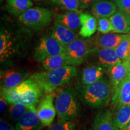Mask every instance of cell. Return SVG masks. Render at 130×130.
<instances>
[{
	"instance_id": "obj_1",
	"label": "cell",
	"mask_w": 130,
	"mask_h": 130,
	"mask_svg": "<svg viewBox=\"0 0 130 130\" xmlns=\"http://www.w3.org/2000/svg\"><path fill=\"white\" fill-rule=\"evenodd\" d=\"M75 90L82 103L92 108L106 106L113 94L111 82L105 77L89 85L79 84Z\"/></svg>"
},
{
	"instance_id": "obj_2",
	"label": "cell",
	"mask_w": 130,
	"mask_h": 130,
	"mask_svg": "<svg viewBox=\"0 0 130 130\" xmlns=\"http://www.w3.org/2000/svg\"><path fill=\"white\" fill-rule=\"evenodd\" d=\"M43 93L39 85L31 78L14 88L1 89V96L9 104H23L30 107L35 106Z\"/></svg>"
},
{
	"instance_id": "obj_3",
	"label": "cell",
	"mask_w": 130,
	"mask_h": 130,
	"mask_svg": "<svg viewBox=\"0 0 130 130\" xmlns=\"http://www.w3.org/2000/svg\"><path fill=\"white\" fill-rule=\"evenodd\" d=\"M75 66L68 65L47 72L36 73L31 76L41 87L43 92L53 93L58 87L69 83L77 75Z\"/></svg>"
},
{
	"instance_id": "obj_4",
	"label": "cell",
	"mask_w": 130,
	"mask_h": 130,
	"mask_svg": "<svg viewBox=\"0 0 130 130\" xmlns=\"http://www.w3.org/2000/svg\"><path fill=\"white\" fill-rule=\"evenodd\" d=\"M75 90L68 87L61 91L56 98L55 107L59 119L70 121L78 117L80 104Z\"/></svg>"
},
{
	"instance_id": "obj_5",
	"label": "cell",
	"mask_w": 130,
	"mask_h": 130,
	"mask_svg": "<svg viewBox=\"0 0 130 130\" xmlns=\"http://www.w3.org/2000/svg\"><path fill=\"white\" fill-rule=\"evenodd\" d=\"M54 12L44 7H31L18 17L19 22L27 28L40 30L51 22Z\"/></svg>"
},
{
	"instance_id": "obj_6",
	"label": "cell",
	"mask_w": 130,
	"mask_h": 130,
	"mask_svg": "<svg viewBox=\"0 0 130 130\" xmlns=\"http://www.w3.org/2000/svg\"><path fill=\"white\" fill-rule=\"evenodd\" d=\"M21 43L18 36L3 27L0 32V60L1 64H8L20 53Z\"/></svg>"
},
{
	"instance_id": "obj_7",
	"label": "cell",
	"mask_w": 130,
	"mask_h": 130,
	"mask_svg": "<svg viewBox=\"0 0 130 130\" xmlns=\"http://www.w3.org/2000/svg\"><path fill=\"white\" fill-rule=\"evenodd\" d=\"M95 47L93 39L78 38L64 47L63 53L67 57L70 65L77 66L86 60L89 54Z\"/></svg>"
},
{
	"instance_id": "obj_8",
	"label": "cell",
	"mask_w": 130,
	"mask_h": 130,
	"mask_svg": "<svg viewBox=\"0 0 130 130\" xmlns=\"http://www.w3.org/2000/svg\"><path fill=\"white\" fill-rule=\"evenodd\" d=\"M85 61L90 64L100 66L107 70L122 61L118 56L116 49L98 47L92 49Z\"/></svg>"
},
{
	"instance_id": "obj_9",
	"label": "cell",
	"mask_w": 130,
	"mask_h": 130,
	"mask_svg": "<svg viewBox=\"0 0 130 130\" xmlns=\"http://www.w3.org/2000/svg\"><path fill=\"white\" fill-rule=\"evenodd\" d=\"M64 47L51 35L44 36L40 39L35 51L34 58L38 62L63 53Z\"/></svg>"
},
{
	"instance_id": "obj_10",
	"label": "cell",
	"mask_w": 130,
	"mask_h": 130,
	"mask_svg": "<svg viewBox=\"0 0 130 130\" xmlns=\"http://www.w3.org/2000/svg\"><path fill=\"white\" fill-rule=\"evenodd\" d=\"M54 96L53 93H47L42 98L37 105V115L44 126L51 125L56 117L57 111L54 105Z\"/></svg>"
},
{
	"instance_id": "obj_11",
	"label": "cell",
	"mask_w": 130,
	"mask_h": 130,
	"mask_svg": "<svg viewBox=\"0 0 130 130\" xmlns=\"http://www.w3.org/2000/svg\"><path fill=\"white\" fill-rule=\"evenodd\" d=\"M28 74L14 69H6L1 72V89H9L17 87L27 79Z\"/></svg>"
},
{
	"instance_id": "obj_12",
	"label": "cell",
	"mask_w": 130,
	"mask_h": 130,
	"mask_svg": "<svg viewBox=\"0 0 130 130\" xmlns=\"http://www.w3.org/2000/svg\"><path fill=\"white\" fill-rule=\"evenodd\" d=\"M43 126H45L37 115L35 106L31 107L16 124L17 130H40Z\"/></svg>"
},
{
	"instance_id": "obj_13",
	"label": "cell",
	"mask_w": 130,
	"mask_h": 130,
	"mask_svg": "<svg viewBox=\"0 0 130 130\" xmlns=\"http://www.w3.org/2000/svg\"><path fill=\"white\" fill-rule=\"evenodd\" d=\"M130 105V79L126 78L114 90L111 106L115 108Z\"/></svg>"
},
{
	"instance_id": "obj_14",
	"label": "cell",
	"mask_w": 130,
	"mask_h": 130,
	"mask_svg": "<svg viewBox=\"0 0 130 130\" xmlns=\"http://www.w3.org/2000/svg\"><path fill=\"white\" fill-rule=\"evenodd\" d=\"M109 75L110 80L114 90L118 87L122 81L128 78L130 72V67L128 60L114 65L107 70Z\"/></svg>"
},
{
	"instance_id": "obj_15",
	"label": "cell",
	"mask_w": 130,
	"mask_h": 130,
	"mask_svg": "<svg viewBox=\"0 0 130 130\" xmlns=\"http://www.w3.org/2000/svg\"><path fill=\"white\" fill-rule=\"evenodd\" d=\"M129 35L113 33H100L94 40L95 47L104 48L116 49L121 42L126 39Z\"/></svg>"
},
{
	"instance_id": "obj_16",
	"label": "cell",
	"mask_w": 130,
	"mask_h": 130,
	"mask_svg": "<svg viewBox=\"0 0 130 130\" xmlns=\"http://www.w3.org/2000/svg\"><path fill=\"white\" fill-rule=\"evenodd\" d=\"M92 130H119L113 113L108 110L99 112L94 119Z\"/></svg>"
},
{
	"instance_id": "obj_17",
	"label": "cell",
	"mask_w": 130,
	"mask_h": 130,
	"mask_svg": "<svg viewBox=\"0 0 130 130\" xmlns=\"http://www.w3.org/2000/svg\"><path fill=\"white\" fill-rule=\"evenodd\" d=\"M51 35L63 47L67 46L78 38L75 32L55 21Z\"/></svg>"
},
{
	"instance_id": "obj_18",
	"label": "cell",
	"mask_w": 130,
	"mask_h": 130,
	"mask_svg": "<svg viewBox=\"0 0 130 130\" xmlns=\"http://www.w3.org/2000/svg\"><path fill=\"white\" fill-rule=\"evenodd\" d=\"M81 28L79 35L83 38H89L97 30L98 21L93 14L89 12L80 13Z\"/></svg>"
},
{
	"instance_id": "obj_19",
	"label": "cell",
	"mask_w": 130,
	"mask_h": 130,
	"mask_svg": "<svg viewBox=\"0 0 130 130\" xmlns=\"http://www.w3.org/2000/svg\"><path fill=\"white\" fill-rule=\"evenodd\" d=\"M117 6L110 0H102L92 6V14L96 19L110 18L117 12Z\"/></svg>"
},
{
	"instance_id": "obj_20",
	"label": "cell",
	"mask_w": 130,
	"mask_h": 130,
	"mask_svg": "<svg viewBox=\"0 0 130 130\" xmlns=\"http://www.w3.org/2000/svg\"><path fill=\"white\" fill-rule=\"evenodd\" d=\"M104 72V68L96 65H89L83 69L79 84L89 85L96 82L103 77Z\"/></svg>"
},
{
	"instance_id": "obj_21",
	"label": "cell",
	"mask_w": 130,
	"mask_h": 130,
	"mask_svg": "<svg viewBox=\"0 0 130 130\" xmlns=\"http://www.w3.org/2000/svg\"><path fill=\"white\" fill-rule=\"evenodd\" d=\"M114 27V32L130 35V14L118 10L110 18Z\"/></svg>"
},
{
	"instance_id": "obj_22",
	"label": "cell",
	"mask_w": 130,
	"mask_h": 130,
	"mask_svg": "<svg viewBox=\"0 0 130 130\" xmlns=\"http://www.w3.org/2000/svg\"><path fill=\"white\" fill-rule=\"evenodd\" d=\"M55 21L76 32L81 27L80 13L75 12H66L64 13L57 15Z\"/></svg>"
},
{
	"instance_id": "obj_23",
	"label": "cell",
	"mask_w": 130,
	"mask_h": 130,
	"mask_svg": "<svg viewBox=\"0 0 130 130\" xmlns=\"http://www.w3.org/2000/svg\"><path fill=\"white\" fill-rule=\"evenodd\" d=\"M32 6L33 3L31 0H6V6L7 12L18 17Z\"/></svg>"
},
{
	"instance_id": "obj_24",
	"label": "cell",
	"mask_w": 130,
	"mask_h": 130,
	"mask_svg": "<svg viewBox=\"0 0 130 130\" xmlns=\"http://www.w3.org/2000/svg\"><path fill=\"white\" fill-rule=\"evenodd\" d=\"M41 63L42 66L47 71H52L70 65L69 61L64 53L45 58Z\"/></svg>"
},
{
	"instance_id": "obj_25",
	"label": "cell",
	"mask_w": 130,
	"mask_h": 130,
	"mask_svg": "<svg viewBox=\"0 0 130 130\" xmlns=\"http://www.w3.org/2000/svg\"><path fill=\"white\" fill-rule=\"evenodd\" d=\"M115 120L118 128L122 129L128 126L130 121V105H123L116 108Z\"/></svg>"
},
{
	"instance_id": "obj_26",
	"label": "cell",
	"mask_w": 130,
	"mask_h": 130,
	"mask_svg": "<svg viewBox=\"0 0 130 130\" xmlns=\"http://www.w3.org/2000/svg\"><path fill=\"white\" fill-rule=\"evenodd\" d=\"M30 107L23 104H10L9 108L10 118L13 122H18L19 120L25 115V113L28 111Z\"/></svg>"
},
{
	"instance_id": "obj_27",
	"label": "cell",
	"mask_w": 130,
	"mask_h": 130,
	"mask_svg": "<svg viewBox=\"0 0 130 130\" xmlns=\"http://www.w3.org/2000/svg\"><path fill=\"white\" fill-rule=\"evenodd\" d=\"M54 4L67 12H75L81 13V11L79 10L80 9L79 0H54Z\"/></svg>"
},
{
	"instance_id": "obj_28",
	"label": "cell",
	"mask_w": 130,
	"mask_h": 130,
	"mask_svg": "<svg viewBox=\"0 0 130 130\" xmlns=\"http://www.w3.org/2000/svg\"><path fill=\"white\" fill-rule=\"evenodd\" d=\"M116 51L122 61L128 59L130 56V35L121 42L116 48Z\"/></svg>"
},
{
	"instance_id": "obj_29",
	"label": "cell",
	"mask_w": 130,
	"mask_h": 130,
	"mask_svg": "<svg viewBox=\"0 0 130 130\" xmlns=\"http://www.w3.org/2000/svg\"><path fill=\"white\" fill-rule=\"evenodd\" d=\"M97 30L100 33L107 34L110 31L115 30L110 18H102L98 19V27Z\"/></svg>"
},
{
	"instance_id": "obj_30",
	"label": "cell",
	"mask_w": 130,
	"mask_h": 130,
	"mask_svg": "<svg viewBox=\"0 0 130 130\" xmlns=\"http://www.w3.org/2000/svg\"><path fill=\"white\" fill-rule=\"evenodd\" d=\"M49 130H75V125L71 121L59 119L51 125Z\"/></svg>"
},
{
	"instance_id": "obj_31",
	"label": "cell",
	"mask_w": 130,
	"mask_h": 130,
	"mask_svg": "<svg viewBox=\"0 0 130 130\" xmlns=\"http://www.w3.org/2000/svg\"><path fill=\"white\" fill-rule=\"evenodd\" d=\"M115 4L119 10L130 14V0H115Z\"/></svg>"
},
{
	"instance_id": "obj_32",
	"label": "cell",
	"mask_w": 130,
	"mask_h": 130,
	"mask_svg": "<svg viewBox=\"0 0 130 130\" xmlns=\"http://www.w3.org/2000/svg\"><path fill=\"white\" fill-rule=\"evenodd\" d=\"M100 1H102V0H79V4H80L79 9H84L90 6L92 7L94 4Z\"/></svg>"
},
{
	"instance_id": "obj_33",
	"label": "cell",
	"mask_w": 130,
	"mask_h": 130,
	"mask_svg": "<svg viewBox=\"0 0 130 130\" xmlns=\"http://www.w3.org/2000/svg\"><path fill=\"white\" fill-rule=\"evenodd\" d=\"M0 130H17L16 127L14 128L12 125L5 120L1 119L0 121Z\"/></svg>"
},
{
	"instance_id": "obj_34",
	"label": "cell",
	"mask_w": 130,
	"mask_h": 130,
	"mask_svg": "<svg viewBox=\"0 0 130 130\" xmlns=\"http://www.w3.org/2000/svg\"><path fill=\"white\" fill-rule=\"evenodd\" d=\"M7 104L9 103L7 101L5 100L4 98L1 96L0 98V112H1V114H3L6 111L7 107Z\"/></svg>"
},
{
	"instance_id": "obj_35",
	"label": "cell",
	"mask_w": 130,
	"mask_h": 130,
	"mask_svg": "<svg viewBox=\"0 0 130 130\" xmlns=\"http://www.w3.org/2000/svg\"><path fill=\"white\" fill-rule=\"evenodd\" d=\"M31 1L38 3H42V4H54V0H31Z\"/></svg>"
},
{
	"instance_id": "obj_36",
	"label": "cell",
	"mask_w": 130,
	"mask_h": 130,
	"mask_svg": "<svg viewBox=\"0 0 130 130\" xmlns=\"http://www.w3.org/2000/svg\"><path fill=\"white\" fill-rule=\"evenodd\" d=\"M121 130H130V128H129V127H128V126H126V128H123V129H121Z\"/></svg>"
},
{
	"instance_id": "obj_37",
	"label": "cell",
	"mask_w": 130,
	"mask_h": 130,
	"mask_svg": "<svg viewBox=\"0 0 130 130\" xmlns=\"http://www.w3.org/2000/svg\"><path fill=\"white\" fill-rule=\"evenodd\" d=\"M128 62H129V67H130V56H129V57H128Z\"/></svg>"
},
{
	"instance_id": "obj_38",
	"label": "cell",
	"mask_w": 130,
	"mask_h": 130,
	"mask_svg": "<svg viewBox=\"0 0 130 130\" xmlns=\"http://www.w3.org/2000/svg\"><path fill=\"white\" fill-rule=\"evenodd\" d=\"M128 126V127H129V128H130V121H129V123H128V126Z\"/></svg>"
},
{
	"instance_id": "obj_39",
	"label": "cell",
	"mask_w": 130,
	"mask_h": 130,
	"mask_svg": "<svg viewBox=\"0 0 130 130\" xmlns=\"http://www.w3.org/2000/svg\"><path fill=\"white\" fill-rule=\"evenodd\" d=\"M128 78H129L130 79V72H129V75H128Z\"/></svg>"
},
{
	"instance_id": "obj_40",
	"label": "cell",
	"mask_w": 130,
	"mask_h": 130,
	"mask_svg": "<svg viewBox=\"0 0 130 130\" xmlns=\"http://www.w3.org/2000/svg\"><path fill=\"white\" fill-rule=\"evenodd\" d=\"M110 1H115V0H110Z\"/></svg>"
}]
</instances>
